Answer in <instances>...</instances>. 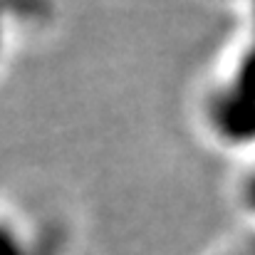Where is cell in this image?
<instances>
[{"label":"cell","instance_id":"6da1fadb","mask_svg":"<svg viewBox=\"0 0 255 255\" xmlns=\"http://www.w3.org/2000/svg\"><path fill=\"white\" fill-rule=\"evenodd\" d=\"M233 201L246 218L255 221V149L246 154L243 164H238L233 178Z\"/></svg>","mask_w":255,"mask_h":255},{"label":"cell","instance_id":"7a4b0ae2","mask_svg":"<svg viewBox=\"0 0 255 255\" xmlns=\"http://www.w3.org/2000/svg\"><path fill=\"white\" fill-rule=\"evenodd\" d=\"M10 32H12V25H10V17L2 15V7H0V62L7 52V45H10Z\"/></svg>","mask_w":255,"mask_h":255}]
</instances>
